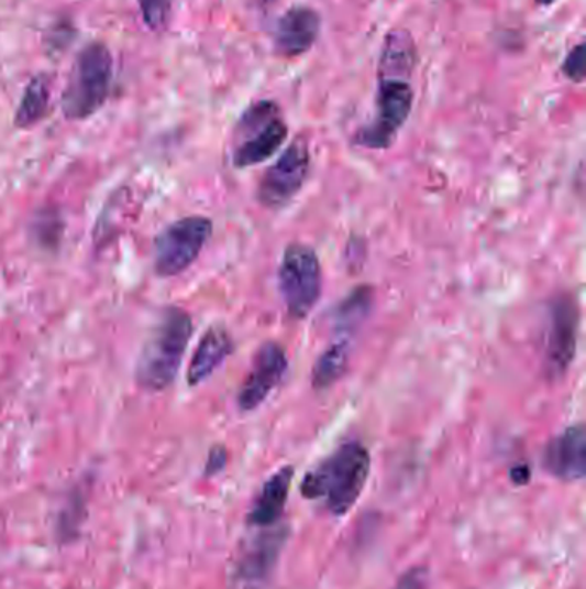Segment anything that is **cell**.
<instances>
[{"label": "cell", "mask_w": 586, "mask_h": 589, "mask_svg": "<svg viewBox=\"0 0 586 589\" xmlns=\"http://www.w3.org/2000/svg\"><path fill=\"white\" fill-rule=\"evenodd\" d=\"M233 338L224 326L217 325L207 329L206 335L198 341L197 350L189 362L188 374H186L189 386H198L209 380L213 372L224 364V360L233 353Z\"/></svg>", "instance_id": "cell-13"}, {"label": "cell", "mask_w": 586, "mask_h": 589, "mask_svg": "<svg viewBox=\"0 0 586 589\" xmlns=\"http://www.w3.org/2000/svg\"><path fill=\"white\" fill-rule=\"evenodd\" d=\"M228 463V451L224 447L212 448L209 455V462H207V475L213 476L221 472Z\"/></svg>", "instance_id": "cell-21"}, {"label": "cell", "mask_w": 586, "mask_h": 589, "mask_svg": "<svg viewBox=\"0 0 586 589\" xmlns=\"http://www.w3.org/2000/svg\"><path fill=\"white\" fill-rule=\"evenodd\" d=\"M578 326L579 314L575 298H557L551 307L545 337V369L549 377H564L575 360Z\"/></svg>", "instance_id": "cell-9"}, {"label": "cell", "mask_w": 586, "mask_h": 589, "mask_svg": "<svg viewBox=\"0 0 586 589\" xmlns=\"http://www.w3.org/2000/svg\"><path fill=\"white\" fill-rule=\"evenodd\" d=\"M279 290L292 319H305L322 293V268L316 250L292 243L279 265Z\"/></svg>", "instance_id": "cell-7"}, {"label": "cell", "mask_w": 586, "mask_h": 589, "mask_svg": "<svg viewBox=\"0 0 586 589\" xmlns=\"http://www.w3.org/2000/svg\"><path fill=\"white\" fill-rule=\"evenodd\" d=\"M48 106H51V79L47 75L35 76L24 88L16 116H14V124L20 130L35 127L47 116Z\"/></svg>", "instance_id": "cell-15"}, {"label": "cell", "mask_w": 586, "mask_h": 589, "mask_svg": "<svg viewBox=\"0 0 586 589\" xmlns=\"http://www.w3.org/2000/svg\"><path fill=\"white\" fill-rule=\"evenodd\" d=\"M191 335L194 319L189 313L181 307L162 310L143 345L134 371L136 383L142 390L161 393L176 381Z\"/></svg>", "instance_id": "cell-2"}, {"label": "cell", "mask_w": 586, "mask_h": 589, "mask_svg": "<svg viewBox=\"0 0 586 589\" xmlns=\"http://www.w3.org/2000/svg\"><path fill=\"white\" fill-rule=\"evenodd\" d=\"M213 222L206 216H186L167 225L154 240V271L158 277L185 273L212 237Z\"/></svg>", "instance_id": "cell-6"}, {"label": "cell", "mask_w": 586, "mask_h": 589, "mask_svg": "<svg viewBox=\"0 0 586 589\" xmlns=\"http://www.w3.org/2000/svg\"><path fill=\"white\" fill-rule=\"evenodd\" d=\"M368 475L371 454L360 441H350L305 476L301 493L322 503L327 512L344 515L358 502Z\"/></svg>", "instance_id": "cell-1"}, {"label": "cell", "mask_w": 586, "mask_h": 589, "mask_svg": "<svg viewBox=\"0 0 586 589\" xmlns=\"http://www.w3.org/2000/svg\"><path fill=\"white\" fill-rule=\"evenodd\" d=\"M286 371H288L286 350L276 341L262 345L237 395L241 411L252 412L261 407L268 395L279 386Z\"/></svg>", "instance_id": "cell-10"}, {"label": "cell", "mask_w": 586, "mask_h": 589, "mask_svg": "<svg viewBox=\"0 0 586 589\" xmlns=\"http://www.w3.org/2000/svg\"><path fill=\"white\" fill-rule=\"evenodd\" d=\"M414 90L411 76L378 75L375 114L356 133V143L372 151L389 149L413 111Z\"/></svg>", "instance_id": "cell-4"}, {"label": "cell", "mask_w": 586, "mask_h": 589, "mask_svg": "<svg viewBox=\"0 0 586 589\" xmlns=\"http://www.w3.org/2000/svg\"><path fill=\"white\" fill-rule=\"evenodd\" d=\"M537 4H540V6H552V4H555V2H557V0H535Z\"/></svg>", "instance_id": "cell-23"}, {"label": "cell", "mask_w": 586, "mask_h": 589, "mask_svg": "<svg viewBox=\"0 0 586 589\" xmlns=\"http://www.w3.org/2000/svg\"><path fill=\"white\" fill-rule=\"evenodd\" d=\"M429 588V572L425 567H413L408 572L402 574L398 585L394 589H427Z\"/></svg>", "instance_id": "cell-20"}, {"label": "cell", "mask_w": 586, "mask_h": 589, "mask_svg": "<svg viewBox=\"0 0 586 589\" xmlns=\"http://www.w3.org/2000/svg\"><path fill=\"white\" fill-rule=\"evenodd\" d=\"M112 85V54L107 45L91 42L76 56L60 109L69 121H85L102 109Z\"/></svg>", "instance_id": "cell-3"}, {"label": "cell", "mask_w": 586, "mask_h": 589, "mask_svg": "<svg viewBox=\"0 0 586 589\" xmlns=\"http://www.w3.org/2000/svg\"><path fill=\"white\" fill-rule=\"evenodd\" d=\"M586 435L583 426L567 427L543 451V467L563 481L585 478Z\"/></svg>", "instance_id": "cell-12"}, {"label": "cell", "mask_w": 586, "mask_h": 589, "mask_svg": "<svg viewBox=\"0 0 586 589\" xmlns=\"http://www.w3.org/2000/svg\"><path fill=\"white\" fill-rule=\"evenodd\" d=\"M277 548H279V545L274 543V538L258 546V550L255 548L241 566V572L246 576L244 579L258 581V579L264 578L265 574L268 572V564H272V555L277 554Z\"/></svg>", "instance_id": "cell-17"}, {"label": "cell", "mask_w": 586, "mask_h": 589, "mask_svg": "<svg viewBox=\"0 0 586 589\" xmlns=\"http://www.w3.org/2000/svg\"><path fill=\"white\" fill-rule=\"evenodd\" d=\"M292 476H295L292 467H283L268 479L267 483L262 488L252 512H250V524L265 527L272 526V524H276L279 521L284 506L288 502Z\"/></svg>", "instance_id": "cell-14"}, {"label": "cell", "mask_w": 586, "mask_h": 589, "mask_svg": "<svg viewBox=\"0 0 586 589\" xmlns=\"http://www.w3.org/2000/svg\"><path fill=\"white\" fill-rule=\"evenodd\" d=\"M350 360V345L347 341H335L327 348L325 352L317 360L316 368L311 372V381L316 390H327L343 378Z\"/></svg>", "instance_id": "cell-16"}, {"label": "cell", "mask_w": 586, "mask_h": 589, "mask_svg": "<svg viewBox=\"0 0 586 589\" xmlns=\"http://www.w3.org/2000/svg\"><path fill=\"white\" fill-rule=\"evenodd\" d=\"M308 173L310 152L307 143L295 140L264 174L258 186V203L267 209H280L303 188Z\"/></svg>", "instance_id": "cell-8"}, {"label": "cell", "mask_w": 586, "mask_h": 589, "mask_svg": "<svg viewBox=\"0 0 586 589\" xmlns=\"http://www.w3.org/2000/svg\"><path fill=\"white\" fill-rule=\"evenodd\" d=\"M511 478L515 483L523 484L530 479V469L527 466L515 467L511 472Z\"/></svg>", "instance_id": "cell-22"}, {"label": "cell", "mask_w": 586, "mask_h": 589, "mask_svg": "<svg viewBox=\"0 0 586 589\" xmlns=\"http://www.w3.org/2000/svg\"><path fill=\"white\" fill-rule=\"evenodd\" d=\"M288 139V124L280 118L279 106L258 100L243 112L236 127L233 166L237 170L258 166L274 157Z\"/></svg>", "instance_id": "cell-5"}, {"label": "cell", "mask_w": 586, "mask_h": 589, "mask_svg": "<svg viewBox=\"0 0 586 589\" xmlns=\"http://www.w3.org/2000/svg\"><path fill=\"white\" fill-rule=\"evenodd\" d=\"M146 26L154 32L167 29L170 18V0H139Z\"/></svg>", "instance_id": "cell-18"}, {"label": "cell", "mask_w": 586, "mask_h": 589, "mask_svg": "<svg viewBox=\"0 0 586 589\" xmlns=\"http://www.w3.org/2000/svg\"><path fill=\"white\" fill-rule=\"evenodd\" d=\"M322 18L310 6H292L277 20L274 48L284 57L303 56L319 40Z\"/></svg>", "instance_id": "cell-11"}, {"label": "cell", "mask_w": 586, "mask_h": 589, "mask_svg": "<svg viewBox=\"0 0 586 589\" xmlns=\"http://www.w3.org/2000/svg\"><path fill=\"white\" fill-rule=\"evenodd\" d=\"M563 73L573 84H582L585 79V54H583V44L571 48L566 59L563 63Z\"/></svg>", "instance_id": "cell-19"}]
</instances>
